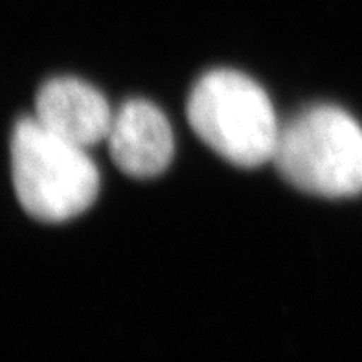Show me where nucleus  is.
<instances>
[{"instance_id": "7ed1b4c3", "label": "nucleus", "mask_w": 362, "mask_h": 362, "mask_svg": "<svg viewBox=\"0 0 362 362\" xmlns=\"http://www.w3.org/2000/svg\"><path fill=\"white\" fill-rule=\"evenodd\" d=\"M287 182L320 197L362 192V127L346 110L317 105L280 127L272 156Z\"/></svg>"}, {"instance_id": "39448f33", "label": "nucleus", "mask_w": 362, "mask_h": 362, "mask_svg": "<svg viewBox=\"0 0 362 362\" xmlns=\"http://www.w3.org/2000/svg\"><path fill=\"white\" fill-rule=\"evenodd\" d=\"M35 118L57 136L87 149L109 136L115 112L100 90L76 78H54L39 88Z\"/></svg>"}, {"instance_id": "20e7f679", "label": "nucleus", "mask_w": 362, "mask_h": 362, "mask_svg": "<svg viewBox=\"0 0 362 362\" xmlns=\"http://www.w3.org/2000/svg\"><path fill=\"white\" fill-rule=\"evenodd\" d=\"M107 140L115 164L134 179L160 175L173 158L170 122L158 107L146 100H129L119 107Z\"/></svg>"}, {"instance_id": "f03ea898", "label": "nucleus", "mask_w": 362, "mask_h": 362, "mask_svg": "<svg viewBox=\"0 0 362 362\" xmlns=\"http://www.w3.org/2000/svg\"><path fill=\"white\" fill-rule=\"evenodd\" d=\"M188 119L202 142L232 164L257 168L274 156L281 125L267 92L245 74H204L189 94Z\"/></svg>"}, {"instance_id": "f257e3e1", "label": "nucleus", "mask_w": 362, "mask_h": 362, "mask_svg": "<svg viewBox=\"0 0 362 362\" xmlns=\"http://www.w3.org/2000/svg\"><path fill=\"white\" fill-rule=\"evenodd\" d=\"M11 177L21 206L45 223H63L90 208L100 192V173L85 149L21 118L11 133Z\"/></svg>"}]
</instances>
